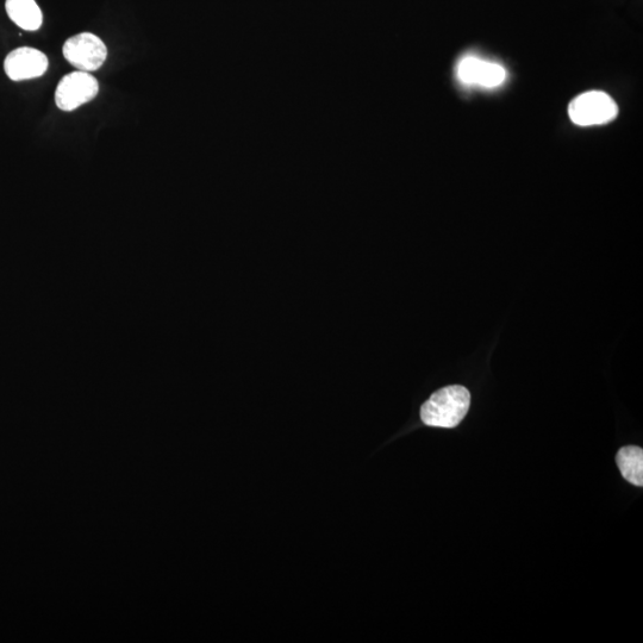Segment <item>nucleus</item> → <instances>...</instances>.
<instances>
[{
    "label": "nucleus",
    "instance_id": "nucleus-1",
    "mask_svg": "<svg viewBox=\"0 0 643 643\" xmlns=\"http://www.w3.org/2000/svg\"><path fill=\"white\" fill-rule=\"evenodd\" d=\"M470 404L471 395L466 387H443L422 405L421 418L429 427L455 428L464 420Z\"/></svg>",
    "mask_w": 643,
    "mask_h": 643
},
{
    "label": "nucleus",
    "instance_id": "nucleus-2",
    "mask_svg": "<svg viewBox=\"0 0 643 643\" xmlns=\"http://www.w3.org/2000/svg\"><path fill=\"white\" fill-rule=\"evenodd\" d=\"M568 115L577 126H601L615 120L618 106L607 93L590 91L573 99L568 106Z\"/></svg>",
    "mask_w": 643,
    "mask_h": 643
},
{
    "label": "nucleus",
    "instance_id": "nucleus-3",
    "mask_svg": "<svg viewBox=\"0 0 643 643\" xmlns=\"http://www.w3.org/2000/svg\"><path fill=\"white\" fill-rule=\"evenodd\" d=\"M62 53L65 59L79 71L95 72L104 65L108 48L98 36L81 33L65 42Z\"/></svg>",
    "mask_w": 643,
    "mask_h": 643
},
{
    "label": "nucleus",
    "instance_id": "nucleus-4",
    "mask_svg": "<svg viewBox=\"0 0 643 643\" xmlns=\"http://www.w3.org/2000/svg\"><path fill=\"white\" fill-rule=\"evenodd\" d=\"M99 92V84L89 72H73L60 80L55 92L56 106L62 111H74L79 106L95 99Z\"/></svg>",
    "mask_w": 643,
    "mask_h": 643
},
{
    "label": "nucleus",
    "instance_id": "nucleus-5",
    "mask_svg": "<svg viewBox=\"0 0 643 643\" xmlns=\"http://www.w3.org/2000/svg\"><path fill=\"white\" fill-rule=\"evenodd\" d=\"M48 58L35 48L22 47L11 52L4 61L6 76L14 81L42 77L47 72Z\"/></svg>",
    "mask_w": 643,
    "mask_h": 643
},
{
    "label": "nucleus",
    "instance_id": "nucleus-6",
    "mask_svg": "<svg viewBox=\"0 0 643 643\" xmlns=\"http://www.w3.org/2000/svg\"><path fill=\"white\" fill-rule=\"evenodd\" d=\"M458 77L461 83L492 89L504 83L507 79V71L501 65L480 60L476 56H467L460 61Z\"/></svg>",
    "mask_w": 643,
    "mask_h": 643
},
{
    "label": "nucleus",
    "instance_id": "nucleus-7",
    "mask_svg": "<svg viewBox=\"0 0 643 643\" xmlns=\"http://www.w3.org/2000/svg\"><path fill=\"white\" fill-rule=\"evenodd\" d=\"M5 8L10 20L18 27L27 31L41 28L42 11L35 0H6Z\"/></svg>",
    "mask_w": 643,
    "mask_h": 643
},
{
    "label": "nucleus",
    "instance_id": "nucleus-8",
    "mask_svg": "<svg viewBox=\"0 0 643 643\" xmlns=\"http://www.w3.org/2000/svg\"><path fill=\"white\" fill-rule=\"evenodd\" d=\"M616 463L624 479L635 486L643 485V451L640 447H623L616 455Z\"/></svg>",
    "mask_w": 643,
    "mask_h": 643
}]
</instances>
